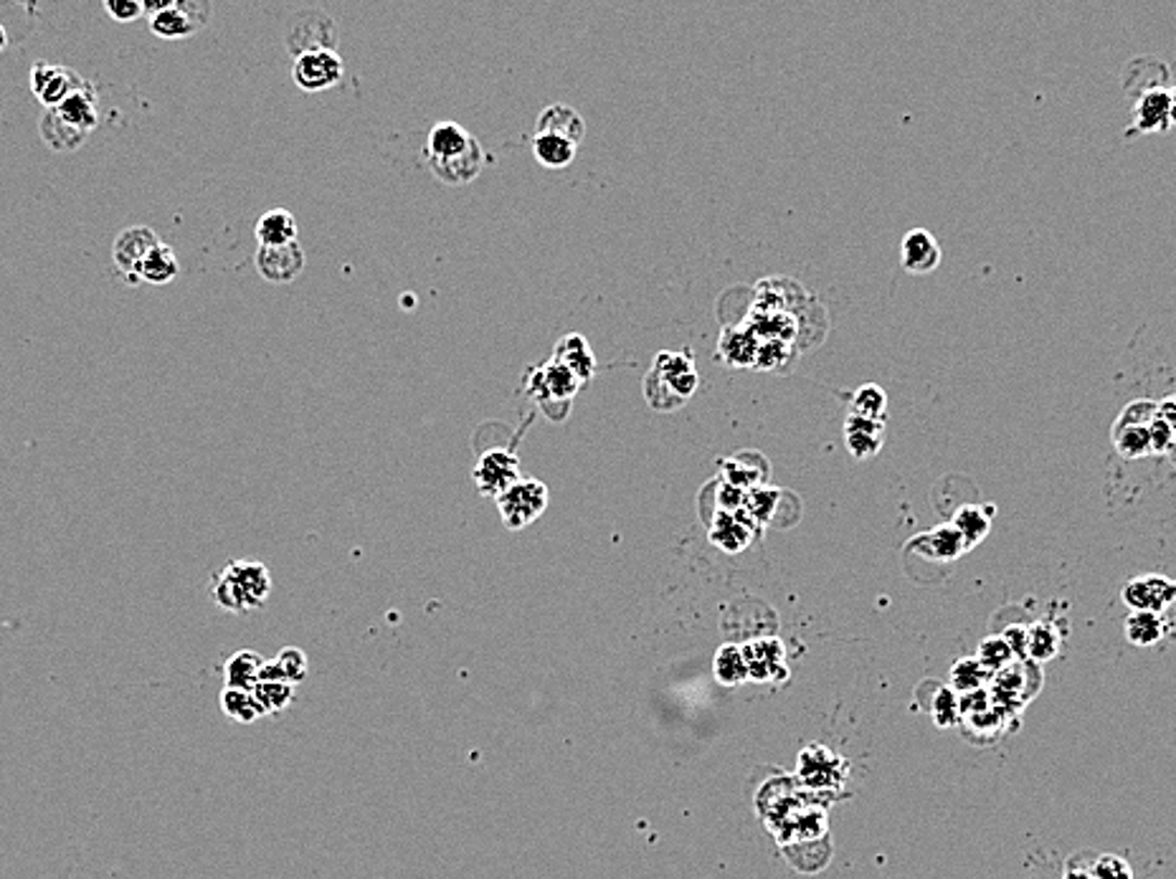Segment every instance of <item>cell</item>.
<instances>
[{"mask_svg": "<svg viewBox=\"0 0 1176 879\" xmlns=\"http://www.w3.org/2000/svg\"><path fill=\"white\" fill-rule=\"evenodd\" d=\"M270 593L272 573L257 561H232L211 578V599L228 614L262 608L270 601Z\"/></svg>", "mask_w": 1176, "mask_h": 879, "instance_id": "cell-1", "label": "cell"}, {"mask_svg": "<svg viewBox=\"0 0 1176 879\" xmlns=\"http://www.w3.org/2000/svg\"><path fill=\"white\" fill-rule=\"evenodd\" d=\"M700 376L690 350H662L645 378V399L656 411H675L698 391Z\"/></svg>", "mask_w": 1176, "mask_h": 879, "instance_id": "cell-2", "label": "cell"}, {"mask_svg": "<svg viewBox=\"0 0 1176 879\" xmlns=\"http://www.w3.org/2000/svg\"><path fill=\"white\" fill-rule=\"evenodd\" d=\"M581 380L571 373L566 365L559 361H546L536 365L525 378V388L528 393L540 403V409L546 411L548 418L553 422H563L571 414V403L574 395L581 391Z\"/></svg>", "mask_w": 1176, "mask_h": 879, "instance_id": "cell-3", "label": "cell"}, {"mask_svg": "<svg viewBox=\"0 0 1176 879\" xmlns=\"http://www.w3.org/2000/svg\"><path fill=\"white\" fill-rule=\"evenodd\" d=\"M1159 414V403L1141 399L1128 403L1113 424V443L1126 459H1143L1151 454V424Z\"/></svg>", "mask_w": 1176, "mask_h": 879, "instance_id": "cell-4", "label": "cell"}, {"mask_svg": "<svg viewBox=\"0 0 1176 879\" xmlns=\"http://www.w3.org/2000/svg\"><path fill=\"white\" fill-rule=\"evenodd\" d=\"M285 41L295 59L312 51H335V46H338V26H335V21L327 13L308 8V11L289 15Z\"/></svg>", "mask_w": 1176, "mask_h": 879, "instance_id": "cell-5", "label": "cell"}, {"mask_svg": "<svg viewBox=\"0 0 1176 879\" xmlns=\"http://www.w3.org/2000/svg\"><path fill=\"white\" fill-rule=\"evenodd\" d=\"M548 487L540 479L523 477L517 485H513L508 492H502L495 504H498L502 523L508 530H523L536 523V519L548 510Z\"/></svg>", "mask_w": 1176, "mask_h": 879, "instance_id": "cell-6", "label": "cell"}, {"mask_svg": "<svg viewBox=\"0 0 1176 879\" xmlns=\"http://www.w3.org/2000/svg\"><path fill=\"white\" fill-rule=\"evenodd\" d=\"M87 87V79L72 66L51 64V61H36L30 66V91L46 110H57L61 102Z\"/></svg>", "mask_w": 1176, "mask_h": 879, "instance_id": "cell-7", "label": "cell"}, {"mask_svg": "<svg viewBox=\"0 0 1176 879\" xmlns=\"http://www.w3.org/2000/svg\"><path fill=\"white\" fill-rule=\"evenodd\" d=\"M521 479V459L510 449L485 451V454L477 459L475 469H472V481H475L477 492L483 497H490V500H498L502 492H508V489L517 485Z\"/></svg>", "mask_w": 1176, "mask_h": 879, "instance_id": "cell-8", "label": "cell"}, {"mask_svg": "<svg viewBox=\"0 0 1176 879\" xmlns=\"http://www.w3.org/2000/svg\"><path fill=\"white\" fill-rule=\"evenodd\" d=\"M799 776L806 789L822 793L842 789L847 776H850V766H847L842 755L831 753L829 748L809 745L804 748V753L799 755Z\"/></svg>", "mask_w": 1176, "mask_h": 879, "instance_id": "cell-9", "label": "cell"}, {"mask_svg": "<svg viewBox=\"0 0 1176 879\" xmlns=\"http://www.w3.org/2000/svg\"><path fill=\"white\" fill-rule=\"evenodd\" d=\"M158 243V234L148 226H129L117 234V239L112 243V262L129 287L142 285L140 266Z\"/></svg>", "mask_w": 1176, "mask_h": 879, "instance_id": "cell-10", "label": "cell"}, {"mask_svg": "<svg viewBox=\"0 0 1176 879\" xmlns=\"http://www.w3.org/2000/svg\"><path fill=\"white\" fill-rule=\"evenodd\" d=\"M211 3L203 0H173L171 8L152 15L150 30L158 38H188L209 26Z\"/></svg>", "mask_w": 1176, "mask_h": 879, "instance_id": "cell-11", "label": "cell"}, {"mask_svg": "<svg viewBox=\"0 0 1176 879\" xmlns=\"http://www.w3.org/2000/svg\"><path fill=\"white\" fill-rule=\"evenodd\" d=\"M346 74V61L340 59L338 51H312L302 53L295 59L292 66V81L297 89L308 91V95H317L335 87Z\"/></svg>", "mask_w": 1176, "mask_h": 879, "instance_id": "cell-12", "label": "cell"}, {"mask_svg": "<svg viewBox=\"0 0 1176 879\" xmlns=\"http://www.w3.org/2000/svg\"><path fill=\"white\" fill-rule=\"evenodd\" d=\"M1121 601L1131 611H1151V614H1164L1166 608L1176 603V583L1172 578L1147 573V576L1131 578L1121 591Z\"/></svg>", "mask_w": 1176, "mask_h": 879, "instance_id": "cell-13", "label": "cell"}, {"mask_svg": "<svg viewBox=\"0 0 1176 879\" xmlns=\"http://www.w3.org/2000/svg\"><path fill=\"white\" fill-rule=\"evenodd\" d=\"M259 277L270 285H289L304 272L308 256L300 241L287 243V247H259L254 256Z\"/></svg>", "mask_w": 1176, "mask_h": 879, "instance_id": "cell-14", "label": "cell"}, {"mask_svg": "<svg viewBox=\"0 0 1176 879\" xmlns=\"http://www.w3.org/2000/svg\"><path fill=\"white\" fill-rule=\"evenodd\" d=\"M475 140L477 137L472 135L470 129H464L460 122H454V120L437 122V125L429 129V135H426V145H424L426 165L445 163V160L462 155V152H467L472 145H475Z\"/></svg>", "mask_w": 1176, "mask_h": 879, "instance_id": "cell-15", "label": "cell"}, {"mask_svg": "<svg viewBox=\"0 0 1176 879\" xmlns=\"http://www.w3.org/2000/svg\"><path fill=\"white\" fill-rule=\"evenodd\" d=\"M1172 127V97L1166 89H1147L1134 106V125L1128 135H1154Z\"/></svg>", "mask_w": 1176, "mask_h": 879, "instance_id": "cell-16", "label": "cell"}, {"mask_svg": "<svg viewBox=\"0 0 1176 879\" xmlns=\"http://www.w3.org/2000/svg\"><path fill=\"white\" fill-rule=\"evenodd\" d=\"M900 262H903V269L911 274L936 272L938 264H941V247H938L936 236L926 228L908 231L903 243H900Z\"/></svg>", "mask_w": 1176, "mask_h": 879, "instance_id": "cell-17", "label": "cell"}, {"mask_svg": "<svg viewBox=\"0 0 1176 879\" xmlns=\"http://www.w3.org/2000/svg\"><path fill=\"white\" fill-rule=\"evenodd\" d=\"M485 163L487 155L483 142L475 140V145H472L467 152H462V155L452 160H445V163H431L429 171L434 178L447 183V186H467V183H472L483 173Z\"/></svg>", "mask_w": 1176, "mask_h": 879, "instance_id": "cell-18", "label": "cell"}, {"mask_svg": "<svg viewBox=\"0 0 1176 879\" xmlns=\"http://www.w3.org/2000/svg\"><path fill=\"white\" fill-rule=\"evenodd\" d=\"M536 133L538 135H559V137H563V140H568L574 145H581V140L586 137V122H584L581 114L574 110V106H568L563 102H555V104H548L546 110L538 114Z\"/></svg>", "mask_w": 1176, "mask_h": 879, "instance_id": "cell-19", "label": "cell"}, {"mask_svg": "<svg viewBox=\"0 0 1176 879\" xmlns=\"http://www.w3.org/2000/svg\"><path fill=\"white\" fill-rule=\"evenodd\" d=\"M38 133L46 148L53 152H76L84 142L89 140V133L74 127L72 122H66L57 110H46L38 120Z\"/></svg>", "mask_w": 1176, "mask_h": 879, "instance_id": "cell-20", "label": "cell"}, {"mask_svg": "<svg viewBox=\"0 0 1176 879\" xmlns=\"http://www.w3.org/2000/svg\"><path fill=\"white\" fill-rule=\"evenodd\" d=\"M254 236L259 247H287V243H295L297 236H300V224H297L292 211L272 209L259 216Z\"/></svg>", "mask_w": 1176, "mask_h": 879, "instance_id": "cell-21", "label": "cell"}, {"mask_svg": "<svg viewBox=\"0 0 1176 879\" xmlns=\"http://www.w3.org/2000/svg\"><path fill=\"white\" fill-rule=\"evenodd\" d=\"M553 361L566 365V368L574 373L584 386L593 378V373H596L593 350L586 342L584 335H578V332H571L566 335V338L559 340V346H555L553 350Z\"/></svg>", "mask_w": 1176, "mask_h": 879, "instance_id": "cell-22", "label": "cell"}, {"mask_svg": "<svg viewBox=\"0 0 1176 879\" xmlns=\"http://www.w3.org/2000/svg\"><path fill=\"white\" fill-rule=\"evenodd\" d=\"M885 441V422L850 416L845 424V443L854 459H870L880 454Z\"/></svg>", "mask_w": 1176, "mask_h": 879, "instance_id": "cell-23", "label": "cell"}, {"mask_svg": "<svg viewBox=\"0 0 1176 879\" xmlns=\"http://www.w3.org/2000/svg\"><path fill=\"white\" fill-rule=\"evenodd\" d=\"M304 677H308V656L302 649L287 646L274 660L264 662L259 682H289L297 687Z\"/></svg>", "mask_w": 1176, "mask_h": 879, "instance_id": "cell-24", "label": "cell"}, {"mask_svg": "<svg viewBox=\"0 0 1176 879\" xmlns=\"http://www.w3.org/2000/svg\"><path fill=\"white\" fill-rule=\"evenodd\" d=\"M759 456H761L759 451H740V454L728 459V462H725V481L733 487L743 489V492H748V489L753 492V489H759V487H768V462L753 466V462Z\"/></svg>", "mask_w": 1176, "mask_h": 879, "instance_id": "cell-25", "label": "cell"}, {"mask_svg": "<svg viewBox=\"0 0 1176 879\" xmlns=\"http://www.w3.org/2000/svg\"><path fill=\"white\" fill-rule=\"evenodd\" d=\"M911 548H926V555L938 563H951L956 561L961 553H966L964 538H961L953 525H941L926 535H918V538L911 542Z\"/></svg>", "mask_w": 1176, "mask_h": 879, "instance_id": "cell-26", "label": "cell"}, {"mask_svg": "<svg viewBox=\"0 0 1176 879\" xmlns=\"http://www.w3.org/2000/svg\"><path fill=\"white\" fill-rule=\"evenodd\" d=\"M57 112L64 117L66 122H72L74 127L84 129V133H95L97 125H99V106H97V89L91 87V84L87 81V87L76 91V95H72L66 99V102H61L57 106Z\"/></svg>", "mask_w": 1176, "mask_h": 879, "instance_id": "cell-27", "label": "cell"}, {"mask_svg": "<svg viewBox=\"0 0 1176 879\" xmlns=\"http://www.w3.org/2000/svg\"><path fill=\"white\" fill-rule=\"evenodd\" d=\"M991 515H994L991 504H964V507L953 515L951 525L956 527L961 538H964L966 550L976 548L987 538L991 530Z\"/></svg>", "mask_w": 1176, "mask_h": 879, "instance_id": "cell-28", "label": "cell"}, {"mask_svg": "<svg viewBox=\"0 0 1176 879\" xmlns=\"http://www.w3.org/2000/svg\"><path fill=\"white\" fill-rule=\"evenodd\" d=\"M262 667H264L262 654L251 652V649H241V652L228 656V662L224 667V682L226 687H234V690L251 692L259 685Z\"/></svg>", "mask_w": 1176, "mask_h": 879, "instance_id": "cell-29", "label": "cell"}, {"mask_svg": "<svg viewBox=\"0 0 1176 879\" xmlns=\"http://www.w3.org/2000/svg\"><path fill=\"white\" fill-rule=\"evenodd\" d=\"M1124 633L1128 644L1147 649L1156 646L1159 641L1166 637V621L1162 614H1151V611H1131L1124 621Z\"/></svg>", "mask_w": 1176, "mask_h": 879, "instance_id": "cell-30", "label": "cell"}, {"mask_svg": "<svg viewBox=\"0 0 1176 879\" xmlns=\"http://www.w3.org/2000/svg\"><path fill=\"white\" fill-rule=\"evenodd\" d=\"M180 274V262L175 256V251L167 243L160 241L155 249L150 251L140 266V281L152 287L171 285V281Z\"/></svg>", "mask_w": 1176, "mask_h": 879, "instance_id": "cell-31", "label": "cell"}, {"mask_svg": "<svg viewBox=\"0 0 1176 879\" xmlns=\"http://www.w3.org/2000/svg\"><path fill=\"white\" fill-rule=\"evenodd\" d=\"M578 145L563 140L559 135H533V155L548 171H563L576 160Z\"/></svg>", "mask_w": 1176, "mask_h": 879, "instance_id": "cell-32", "label": "cell"}, {"mask_svg": "<svg viewBox=\"0 0 1176 879\" xmlns=\"http://www.w3.org/2000/svg\"><path fill=\"white\" fill-rule=\"evenodd\" d=\"M748 527H751V523H748L746 510H723L721 515L715 517L713 527H710V535H713L717 545H723V550H740L751 540V530H748Z\"/></svg>", "mask_w": 1176, "mask_h": 879, "instance_id": "cell-33", "label": "cell"}, {"mask_svg": "<svg viewBox=\"0 0 1176 879\" xmlns=\"http://www.w3.org/2000/svg\"><path fill=\"white\" fill-rule=\"evenodd\" d=\"M746 664L748 675L755 679H768L774 675V669H784V646L776 639H759L753 644L746 646Z\"/></svg>", "mask_w": 1176, "mask_h": 879, "instance_id": "cell-34", "label": "cell"}, {"mask_svg": "<svg viewBox=\"0 0 1176 879\" xmlns=\"http://www.w3.org/2000/svg\"><path fill=\"white\" fill-rule=\"evenodd\" d=\"M850 416L870 418V422H885L888 416V393L880 386L865 384L852 393Z\"/></svg>", "mask_w": 1176, "mask_h": 879, "instance_id": "cell-35", "label": "cell"}, {"mask_svg": "<svg viewBox=\"0 0 1176 879\" xmlns=\"http://www.w3.org/2000/svg\"><path fill=\"white\" fill-rule=\"evenodd\" d=\"M1060 652V631L1048 621L1027 626V660L1050 662Z\"/></svg>", "mask_w": 1176, "mask_h": 879, "instance_id": "cell-36", "label": "cell"}, {"mask_svg": "<svg viewBox=\"0 0 1176 879\" xmlns=\"http://www.w3.org/2000/svg\"><path fill=\"white\" fill-rule=\"evenodd\" d=\"M989 679L991 675L981 667L976 656H964V660H959L951 667V690L956 694L979 692L984 690V685H987Z\"/></svg>", "mask_w": 1176, "mask_h": 879, "instance_id": "cell-37", "label": "cell"}, {"mask_svg": "<svg viewBox=\"0 0 1176 879\" xmlns=\"http://www.w3.org/2000/svg\"><path fill=\"white\" fill-rule=\"evenodd\" d=\"M221 710H224L226 717H232V720L241 723V725H251L257 723L259 717H262V710H259L254 694H251L249 690H234V687H224V692H221Z\"/></svg>", "mask_w": 1176, "mask_h": 879, "instance_id": "cell-38", "label": "cell"}, {"mask_svg": "<svg viewBox=\"0 0 1176 879\" xmlns=\"http://www.w3.org/2000/svg\"><path fill=\"white\" fill-rule=\"evenodd\" d=\"M251 694H254V700H257L259 710H262V715H279V713H285L289 705H292L295 685H289V682H259L254 690H251Z\"/></svg>", "mask_w": 1176, "mask_h": 879, "instance_id": "cell-39", "label": "cell"}, {"mask_svg": "<svg viewBox=\"0 0 1176 879\" xmlns=\"http://www.w3.org/2000/svg\"><path fill=\"white\" fill-rule=\"evenodd\" d=\"M976 660H979V664L984 669L989 671L991 677L999 675V671L1010 667L1012 662H1017V656H1014V652L1010 649V644H1006L1002 633H994V637H987L979 644V649H976Z\"/></svg>", "mask_w": 1176, "mask_h": 879, "instance_id": "cell-40", "label": "cell"}, {"mask_svg": "<svg viewBox=\"0 0 1176 879\" xmlns=\"http://www.w3.org/2000/svg\"><path fill=\"white\" fill-rule=\"evenodd\" d=\"M715 675L723 685H728V687H736V685L743 682L746 677H751V675H748V664H746L743 649H738L733 644L723 646L715 656Z\"/></svg>", "mask_w": 1176, "mask_h": 879, "instance_id": "cell-41", "label": "cell"}, {"mask_svg": "<svg viewBox=\"0 0 1176 879\" xmlns=\"http://www.w3.org/2000/svg\"><path fill=\"white\" fill-rule=\"evenodd\" d=\"M930 717H934L941 728H949V725L959 723V717H961L959 694L953 692L951 687H938L936 698L934 702H930Z\"/></svg>", "mask_w": 1176, "mask_h": 879, "instance_id": "cell-42", "label": "cell"}, {"mask_svg": "<svg viewBox=\"0 0 1176 879\" xmlns=\"http://www.w3.org/2000/svg\"><path fill=\"white\" fill-rule=\"evenodd\" d=\"M1093 877L1096 879H1134V867L1131 862H1128L1126 857H1121V854H1098V857H1093Z\"/></svg>", "mask_w": 1176, "mask_h": 879, "instance_id": "cell-43", "label": "cell"}, {"mask_svg": "<svg viewBox=\"0 0 1176 879\" xmlns=\"http://www.w3.org/2000/svg\"><path fill=\"white\" fill-rule=\"evenodd\" d=\"M102 8L117 23H133L142 15V3L137 0H104Z\"/></svg>", "mask_w": 1176, "mask_h": 879, "instance_id": "cell-44", "label": "cell"}, {"mask_svg": "<svg viewBox=\"0 0 1176 879\" xmlns=\"http://www.w3.org/2000/svg\"><path fill=\"white\" fill-rule=\"evenodd\" d=\"M1174 447H1176L1174 431L1156 414L1154 424H1151V454H1169Z\"/></svg>", "mask_w": 1176, "mask_h": 879, "instance_id": "cell-45", "label": "cell"}, {"mask_svg": "<svg viewBox=\"0 0 1176 879\" xmlns=\"http://www.w3.org/2000/svg\"><path fill=\"white\" fill-rule=\"evenodd\" d=\"M1063 879H1096L1093 877V857H1086L1083 852L1073 854V857L1065 862Z\"/></svg>", "mask_w": 1176, "mask_h": 879, "instance_id": "cell-46", "label": "cell"}, {"mask_svg": "<svg viewBox=\"0 0 1176 879\" xmlns=\"http://www.w3.org/2000/svg\"><path fill=\"white\" fill-rule=\"evenodd\" d=\"M1002 637L1017 660H1027V626H1010V629L1002 631Z\"/></svg>", "mask_w": 1176, "mask_h": 879, "instance_id": "cell-47", "label": "cell"}, {"mask_svg": "<svg viewBox=\"0 0 1176 879\" xmlns=\"http://www.w3.org/2000/svg\"><path fill=\"white\" fill-rule=\"evenodd\" d=\"M1159 418L1169 426V429L1174 431L1176 437V393L1174 395H1166V399L1159 403Z\"/></svg>", "mask_w": 1176, "mask_h": 879, "instance_id": "cell-48", "label": "cell"}, {"mask_svg": "<svg viewBox=\"0 0 1176 879\" xmlns=\"http://www.w3.org/2000/svg\"><path fill=\"white\" fill-rule=\"evenodd\" d=\"M11 34H8V28L3 26V21H0V51H5L8 46H11Z\"/></svg>", "mask_w": 1176, "mask_h": 879, "instance_id": "cell-49", "label": "cell"}, {"mask_svg": "<svg viewBox=\"0 0 1176 879\" xmlns=\"http://www.w3.org/2000/svg\"><path fill=\"white\" fill-rule=\"evenodd\" d=\"M1172 97V125H1176V87L1169 91Z\"/></svg>", "mask_w": 1176, "mask_h": 879, "instance_id": "cell-50", "label": "cell"}]
</instances>
